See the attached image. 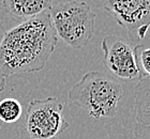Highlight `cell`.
Segmentation results:
<instances>
[{"instance_id": "6da1fadb", "label": "cell", "mask_w": 150, "mask_h": 139, "mask_svg": "<svg viewBox=\"0 0 150 139\" xmlns=\"http://www.w3.org/2000/svg\"><path fill=\"white\" fill-rule=\"evenodd\" d=\"M57 42L50 11L3 31L0 34V73L8 78L43 70Z\"/></svg>"}, {"instance_id": "7a4b0ae2", "label": "cell", "mask_w": 150, "mask_h": 139, "mask_svg": "<svg viewBox=\"0 0 150 139\" xmlns=\"http://www.w3.org/2000/svg\"><path fill=\"white\" fill-rule=\"evenodd\" d=\"M123 93L115 77L101 72H88L69 91V99L94 119L114 118Z\"/></svg>"}, {"instance_id": "3957f363", "label": "cell", "mask_w": 150, "mask_h": 139, "mask_svg": "<svg viewBox=\"0 0 150 139\" xmlns=\"http://www.w3.org/2000/svg\"><path fill=\"white\" fill-rule=\"evenodd\" d=\"M57 37L73 49H81L94 33L96 13L85 1H68L50 10Z\"/></svg>"}, {"instance_id": "277c9868", "label": "cell", "mask_w": 150, "mask_h": 139, "mask_svg": "<svg viewBox=\"0 0 150 139\" xmlns=\"http://www.w3.org/2000/svg\"><path fill=\"white\" fill-rule=\"evenodd\" d=\"M62 110L63 103L58 97L32 99L26 114V130L30 139H59L69 127Z\"/></svg>"}, {"instance_id": "5b68a950", "label": "cell", "mask_w": 150, "mask_h": 139, "mask_svg": "<svg viewBox=\"0 0 150 139\" xmlns=\"http://www.w3.org/2000/svg\"><path fill=\"white\" fill-rule=\"evenodd\" d=\"M104 8L127 29L131 42L138 45L150 35V0H106Z\"/></svg>"}, {"instance_id": "8992f818", "label": "cell", "mask_w": 150, "mask_h": 139, "mask_svg": "<svg viewBox=\"0 0 150 139\" xmlns=\"http://www.w3.org/2000/svg\"><path fill=\"white\" fill-rule=\"evenodd\" d=\"M104 53V65L116 79L123 81H135L143 78L138 68L134 48L120 39H115L112 43L107 37L102 41Z\"/></svg>"}, {"instance_id": "52a82bcc", "label": "cell", "mask_w": 150, "mask_h": 139, "mask_svg": "<svg viewBox=\"0 0 150 139\" xmlns=\"http://www.w3.org/2000/svg\"><path fill=\"white\" fill-rule=\"evenodd\" d=\"M2 6L9 15L25 20L50 11L53 0H2Z\"/></svg>"}, {"instance_id": "ba28073f", "label": "cell", "mask_w": 150, "mask_h": 139, "mask_svg": "<svg viewBox=\"0 0 150 139\" xmlns=\"http://www.w3.org/2000/svg\"><path fill=\"white\" fill-rule=\"evenodd\" d=\"M134 105L137 123L150 125V76L139 79L135 86Z\"/></svg>"}, {"instance_id": "9c48e42d", "label": "cell", "mask_w": 150, "mask_h": 139, "mask_svg": "<svg viewBox=\"0 0 150 139\" xmlns=\"http://www.w3.org/2000/svg\"><path fill=\"white\" fill-rule=\"evenodd\" d=\"M23 106L16 99L8 97L0 102V120L4 123H14L22 117Z\"/></svg>"}, {"instance_id": "30bf717a", "label": "cell", "mask_w": 150, "mask_h": 139, "mask_svg": "<svg viewBox=\"0 0 150 139\" xmlns=\"http://www.w3.org/2000/svg\"><path fill=\"white\" fill-rule=\"evenodd\" d=\"M134 52L142 76H150V47H144L138 44L134 47Z\"/></svg>"}, {"instance_id": "8fae6325", "label": "cell", "mask_w": 150, "mask_h": 139, "mask_svg": "<svg viewBox=\"0 0 150 139\" xmlns=\"http://www.w3.org/2000/svg\"><path fill=\"white\" fill-rule=\"evenodd\" d=\"M134 139H150V125L136 123L133 130Z\"/></svg>"}, {"instance_id": "7c38bea8", "label": "cell", "mask_w": 150, "mask_h": 139, "mask_svg": "<svg viewBox=\"0 0 150 139\" xmlns=\"http://www.w3.org/2000/svg\"><path fill=\"white\" fill-rule=\"evenodd\" d=\"M6 78L0 73V92H2L4 88H6Z\"/></svg>"}]
</instances>
